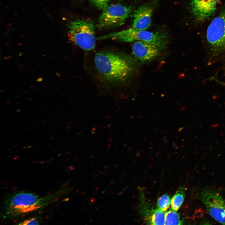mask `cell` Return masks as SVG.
Returning <instances> with one entry per match:
<instances>
[{
    "instance_id": "obj_9",
    "label": "cell",
    "mask_w": 225,
    "mask_h": 225,
    "mask_svg": "<svg viewBox=\"0 0 225 225\" xmlns=\"http://www.w3.org/2000/svg\"><path fill=\"white\" fill-rule=\"evenodd\" d=\"M161 50L154 44L141 41H136L132 47L133 55L142 62L154 60L159 54Z\"/></svg>"
},
{
    "instance_id": "obj_14",
    "label": "cell",
    "mask_w": 225,
    "mask_h": 225,
    "mask_svg": "<svg viewBox=\"0 0 225 225\" xmlns=\"http://www.w3.org/2000/svg\"><path fill=\"white\" fill-rule=\"evenodd\" d=\"M171 200L168 194H164L160 197L158 201V208L163 212L165 211L169 207Z\"/></svg>"
},
{
    "instance_id": "obj_19",
    "label": "cell",
    "mask_w": 225,
    "mask_h": 225,
    "mask_svg": "<svg viewBox=\"0 0 225 225\" xmlns=\"http://www.w3.org/2000/svg\"><path fill=\"white\" fill-rule=\"evenodd\" d=\"M18 145V144L17 143L14 146V147H17Z\"/></svg>"
},
{
    "instance_id": "obj_7",
    "label": "cell",
    "mask_w": 225,
    "mask_h": 225,
    "mask_svg": "<svg viewBox=\"0 0 225 225\" xmlns=\"http://www.w3.org/2000/svg\"><path fill=\"white\" fill-rule=\"evenodd\" d=\"M200 197L210 215L225 225V202L221 194L214 190L207 189L201 192Z\"/></svg>"
},
{
    "instance_id": "obj_2",
    "label": "cell",
    "mask_w": 225,
    "mask_h": 225,
    "mask_svg": "<svg viewBox=\"0 0 225 225\" xmlns=\"http://www.w3.org/2000/svg\"><path fill=\"white\" fill-rule=\"evenodd\" d=\"M69 192L67 187L45 196L20 192L11 196L4 202L3 213L6 218H14L41 210Z\"/></svg>"
},
{
    "instance_id": "obj_21",
    "label": "cell",
    "mask_w": 225,
    "mask_h": 225,
    "mask_svg": "<svg viewBox=\"0 0 225 225\" xmlns=\"http://www.w3.org/2000/svg\"><path fill=\"white\" fill-rule=\"evenodd\" d=\"M51 143H48V144H46V146H48V145H51Z\"/></svg>"
},
{
    "instance_id": "obj_12",
    "label": "cell",
    "mask_w": 225,
    "mask_h": 225,
    "mask_svg": "<svg viewBox=\"0 0 225 225\" xmlns=\"http://www.w3.org/2000/svg\"><path fill=\"white\" fill-rule=\"evenodd\" d=\"M172 209L165 214L164 225L182 224V222L180 219L179 214Z\"/></svg>"
},
{
    "instance_id": "obj_10",
    "label": "cell",
    "mask_w": 225,
    "mask_h": 225,
    "mask_svg": "<svg viewBox=\"0 0 225 225\" xmlns=\"http://www.w3.org/2000/svg\"><path fill=\"white\" fill-rule=\"evenodd\" d=\"M152 8L145 4L140 6L134 12L132 28L138 30H146L151 26Z\"/></svg>"
},
{
    "instance_id": "obj_15",
    "label": "cell",
    "mask_w": 225,
    "mask_h": 225,
    "mask_svg": "<svg viewBox=\"0 0 225 225\" xmlns=\"http://www.w3.org/2000/svg\"><path fill=\"white\" fill-rule=\"evenodd\" d=\"M98 9L103 10L109 5L110 0H89Z\"/></svg>"
},
{
    "instance_id": "obj_23",
    "label": "cell",
    "mask_w": 225,
    "mask_h": 225,
    "mask_svg": "<svg viewBox=\"0 0 225 225\" xmlns=\"http://www.w3.org/2000/svg\"><path fill=\"white\" fill-rule=\"evenodd\" d=\"M39 148V146H37L36 147V149H38Z\"/></svg>"
},
{
    "instance_id": "obj_17",
    "label": "cell",
    "mask_w": 225,
    "mask_h": 225,
    "mask_svg": "<svg viewBox=\"0 0 225 225\" xmlns=\"http://www.w3.org/2000/svg\"><path fill=\"white\" fill-rule=\"evenodd\" d=\"M21 111V109H18L17 110L16 112V113H17L19 112H20Z\"/></svg>"
},
{
    "instance_id": "obj_29",
    "label": "cell",
    "mask_w": 225,
    "mask_h": 225,
    "mask_svg": "<svg viewBox=\"0 0 225 225\" xmlns=\"http://www.w3.org/2000/svg\"><path fill=\"white\" fill-rule=\"evenodd\" d=\"M11 149H12L11 148H9L8 149H7V150H11Z\"/></svg>"
},
{
    "instance_id": "obj_4",
    "label": "cell",
    "mask_w": 225,
    "mask_h": 225,
    "mask_svg": "<svg viewBox=\"0 0 225 225\" xmlns=\"http://www.w3.org/2000/svg\"><path fill=\"white\" fill-rule=\"evenodd\" d=\"M69 40L81 49L90 51L95 47V25L92 21L77 19L68 25Z\"/></svg>"
},
{
    "instance_id": "obj_16",
    "label": "cell",
    "mask_w": 225,
    "mask_h": 225,
    "mask_svg": "<svg viewBox=\"0 0 225 225\" xmlns=\"http://www.w3.org/2000/svg\"><path fill=\"white\" fill-rule=\"evenodd\" d=\"M39 222L36 218H31L26 219L19 224V225H38Z\"/></svg>"
},
{
    "instance_id": "obj_13",
    "label": "cell",
    "mask_w": 225,
    "mask_h": 225,
    "mask_svg": "<svg viewBox=\"0 0 225 225\" xmlns=\"http://www.w3.org/2000/svg\"><path fill=\"white\" fill-rule=\"evenodd\" d=\"M149 218L150 223L152 225H164L165 214L163 211L158 209L152 210Z\"/></svg>"
},
{
    "instance_id": "obj_6",
    "label": "cell",
    "mask_w": 225,
    "mask_h": 225,
    "mask_svg": "<svg viewBox=\"0 0 225 225\" xmlns=\"http://www.w3.org/2000/svg\"><path fill=\"white\" fill-rule=\"evenodd\" d=\"M206 38L213 55L225 52V8L208 26Z\"/></svg>"
},
{
    "instance_id": "obj_20",
    "label": "cell",
    "mask_w": 225,
    "mask_h": 225,
    "mask_svg": "<svg viewBox=\"0 0 225 225\" xmlns=\"http://www.w3.org/2000/svg\"><path fill=\"white\" fill-rule=\"evenodd\" d=\"M29 129H30L29 128H26V129H25V131H27L29 130Z\"/></svg>"
},
{
    "instance_id": "obj_11",
    "label": "cell",
    "mask_w": 225,
    "mask_h": 225,
    "mask_svg": "<svg viewBox=\"0 0 225 225\" xmlns=\"http://www.w3.org/2000/svg\"><path fill=\"white\" fill-rule=\"evenodd\" d=\"M184 188H181L176 192L171 200L172 209L177 211L182 205L184 201Z\"/></svg>"
},
{
    "instance_id": "obj_26",
    "label": "cell",
    "mask_w": 225,
    "mask_h": 225,
    "mask_svg": "<svg viewBox=\"0 0 225 225\" xmlns=\"http://www.w3.org/2000/svg\"><path fill=\"white\" fill-rule=\"evenodd\" d=\"M53 138H54V137H51V138H50V139L51 140V139H53Z\"/></svg>"
},
{
    "instance_id": "obj_22",
    "label": "cell",
    "mask_w": 225,
    "mask_h": 225,
    "mask_svg": "<svg viewBox=\"0 0 225 225\" xmlns=\"http://www.w3.org/2000/svg\"><path fill=\"white\" fill-rule=\"evenodd\" d=\"M32 146H30V145L28 146V148H31V147H32Z\"/></svg>"
},
{
    "instance_id": "obj_1",
    "label": "cell",
    "mask_w": 225,
    "mask_h": 225,
    "mask_svg": "<svg viewBox=\"0 0 225 225\" xmlns=\"http://www.w3.org/2000/svg\"><path fill=\"white\" fill-rule=\"evenodd\" d=\"M94 63L102 80L112 84L125 82L133 71L134 63L131 58L115 51L105 50L98 52L94 58Z\"/></svg>"
},
{
    "instance_id": "obj_31",
    "label": "cell",
    "mask_w": 225,
    "mask_h": 225,
    "mask_svg": "<svg viewBox=\"0 0 225 225\" xmlns=\"http://www.w3.org/2000/svg\"><path fill=\"white\" fill-rule=\"evenodd\" d=\"M18 130H19V129H17L16 131H18Z\"/></svg>"
},
{
    "instance_id": "obj_32",
    "label": "cell",
    "mask_w": 225,
    "mask_h": 225,
    "mask_svg": "<svg viewBox=\"0 0 225 225\" xmlns=\"http://www.w3.org/2000/svg\"><path fill=\"white\" fill-rule=\"evenodd\" d=\"M23 119V118H22L20 119V120H21V119Z\"/></svg>"
},
{
    "instance_id": "obj_8",
    "label": "cell",
    "mask_w": 225,
    "mask_h": 225,
    "mask_svg": "<svg viewBox=\"0 0 225 225\" xmlns=\"http://www.w3.org/2000/svg\"><path fill=\"white\" fill-rule=\"evenodd\" d=\"M219 0H192L189 7L195 18L199 21L208 19L214 13Z\"/></svg>"
},
{
    "instance_id": "obj_3",
    "label": "cell",
    "mask_w": 225,
    "mask_h": 225,
    "mask_svg": "<svg viewBox=\"0 0 225 225\" xmlns=\"http://www.w3.org/2000/svg\"><path fill=\"white\" fill-rule=\"evenodd\" d=\"M97 39H111L125 42L141 41L154 44L161 50L165 48L168 42L167 38L164 34L138 30L133 28L101 36Z\"/></svg>"
},
{
    "instance_id": "obj_25",
    "label": "cell",
    "mask_w": 225,
    "mask_h": 225,
    "mask_svg": "<svg viewBox=\"0 0 225 225\" xmlns=\"http://www.w3.org/2000/svg\"><path fill=\"white\" fill-rule=\"evenodd\" d=\"M19 149V148H17V149H16L15 151H17Z\"/></svg>"
},
{
    "instance_id": "obj_27",
    "label": "cell",
    "mask_w": 225,
    "mask_h": 225,
    "mask_svg": "<svg viewBox=\"0 0 225 225\" xmlns=\"http://www.w3.org/2000/svg\"><path fill=\"white\" fill-rule=\"evenodd\" d=\"M35 120H35V119L33 120H32V122H33L35 121Z\"/></svg>"
},
{
    "instance_id": "obj_18",
    "label": "cell",
    "mask_w": 225,
    "mask_h": 225,
    "mask_svg": "<svg viewBox=\"0 0 225 225\" xmlns=\"http://www.w3.org/2000/svg\"><path fill=\"white\" fill-rule=\"evenodd\" d=\"M28 148V146H27V145L24 146L23 147V149H26V148Z\"/></svg>"
},
{
    "instance_id": "obj_30",
    "label": "cell",
    "mask_w": 225,
    "mask_h": 225,
    "mask_svg": "<svg viewBox=\"0 0 225 225\" xmlns=\"http://www.w3.org/2000/svg\"><path fill=\"white\" fill-rule=\"evenodd\" d=\"M49 130H47V131H46V132H49Z\"/></svg>"
},
{
    "instance_id": "obj_28",
    "label": "cell",
    "mask_w": 225,
    "mask_h": 225,
    "mask_svg": "<svg viewBox=\"0 0 225 225\" xmlns=\"http://www.w3.org/2000/svg\"><path fill=\"white\" fill-rule=\"evenodd\" d=\"M53 128V127H52L50 128V129H52Z\"/></svg>"
},
{
    "instance_id": "obj_5",
    "label": "cell",
    "mask_w": 225,
    "mask_h": 225,
    "mask_svg": "<svg viewBox=\"0 0 225 225\" xmlns=\"http://www.w3.org/2000/svg\"><path fill=\"white\" fill-rule=\"evenodd\" d=\"M134 8L117 3L108 5L102 10L97 25L98 28L106 29L123 25L133 11Z\"/></svg>"
},
{
    "instance_id": "obj_24",
    "label": "cell",
    "mask_w": 225,
    "mask_h": 225,
    "mask_svg": "<svg viewBox=\"0 0 225 225\" xmlns=\"http://www.w3.org/2000/svg\"><path fill=\"white\" fill-rule=\"evenodd\" d=\"M31 118V116H28V117L27 118Z\"/></svg>"
}]
</instances>
